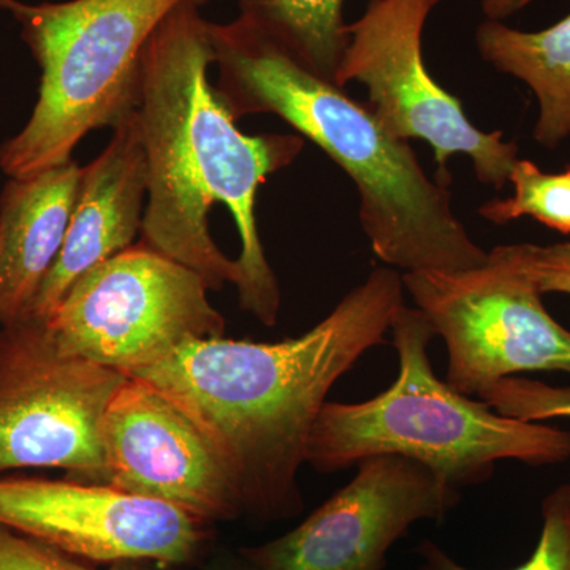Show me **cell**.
I'll return each mask as SVG.
<instances>
[{
    "mask_svg": "<svg viewBox=\"0 0 570 570\" xmlns=\"http://www.w3.org/2000/svg\"><path fill=\"white\" fill-rule=\"evenodd\" d=\"M208 291L193 269L140 242L82 275L45 322L63 355L129 376L187 341L225 336Z\"/></svg>",
    "mask_w": 570,
    "mask_h": 570,
    "instance_id": "cell-6",
    "label": "cell"
},
{
    "mask_svg": "<svg viewBox=\"0 0 570 570\" xmlns=\"http://www.w3.org/2000/svg\"><path fill=\"white\" fill-rule=\"evenodd\" d=\"M461 501L419 461L376 455L287 534L243 549L250 570H384L390 549L419 521L445 519Z\"/></svg>",
    "mask_w": 570,
    "mask_h": 570,
    "instance_id": "cell-10",
    "label": "cell"
},
{
    "mask_svg": "<svg viewBox=\"0 0 570 570\" xmlns=\"http://www.w3.org/2000/svg\"><path fill=\"white\" fill-rule=\"evenodd\" d=\"M82 167L56 165L9 178L0 194V326L31 309L61 253L80 193Z\"/></svg>",
    "mask_w": 570,
    "mask_h": 570,
    "instance_id": "cell-14",
    "label": "cell"
},
{
    "mask_svg": "<svg viewBox=\"0 0 570 570\" xmlns=\"http://www.w3.org/2000/svg\"><path fill=\"white\" fill-rule=\"evenodd\" d=\"M212 0H0L20 24L39 63V97L20 132L0 145L9 178L69 163L94 130L132 115L140 92L142 51L160 24L181 7Z\"/></svg>",
    "mask_w": 570,
    "mask_h": 570,
    "instance_id": "cell-5",
    "label": "cell"
},
{
    "mask_svg": "<svg viewBox=\"0 0 570 570\" xmlns=\"http://www.w3.org/2000/svg\"><path fill=\"white\" fill-rule=\"evenodd\" d=\"M0 524L81 560L189 562L202 521L108 483L0 479Z\"/></svg>",
    "mask_w": 570,
    "mask_h": 570,
    "instance_id": "cell-11",
    "label": "cell"
},
{
    "mask_svg": "<svg viewBox=\"0 0 570 570\" xmlns=\"http://www.w3.org/2000/svg\"><path fill=\"white\" fill-rule=\"evenodd\" d=\"M441 0H370L358 20L347 22V48L335 82L367 89V107L385 132L401 141L422 140L434 153L438 183H450L449 159L463 154L480 183L504 189L519 160V146L502 132H482L459 97L426 69L423 31Z\"/></svg>",
    "mask_w": 570,
    "mask_h": 570,
    "instance_id": "cell-7",
    "label": "cell"
},
{
    "mask_svg": "<svg viewBox=\"0 0 570 570\" xmlns=\"http://www.w3.org/2000/svg\"><path fill=\"white\" fill-rule=\"evenodd\" d=\"M346 0H238L239 17L253 22L307 69L335 82L347 48Z\"/></svg>",
    "mask_w": 570,
    "mask_h": 570,
    "instance_id": "cell-16",
    "label": "cell"
},
{
    "mask_svg": "<svg viewBox=\"0 0 570 570\" xmlns=\"http://www.w3.org/2000/svg\"><path fill=\"white\" fill-rule=\"evenodd\" d=\"M404 291L448 347L445 382L469 397L505 377L570 374V330L554 321L527 273L501 254L460 272L404 273Z\"/></svg>",
    "mask_w": 570,
    "mask_h": 570,
    "instance_id": "cell-8",
    "label": "cell"
},
{
    "mask_svg": "<svg viewBox=\"0 0 570 570\" xmlns=\"http://www.w3.org/2000/svg\"><path fill=\"white\" fill-rule=\"evenodd\" d=\"M566 170H568V171H569V174H570V165H569V167H568V168H566Z\"/></svg>",
    "mask_w": 570,
    "mask_h": 570,
    "instance_id": "cell-24",
    "label": "cell"
},
{
    "mask_svg": "<svg viewBox=\"0 0 570 570\" xmlns=\"http://www.w3.org/2000/svg\"><path fill=\"white\" fill-rule=\"evenodd\" d=\"M513 195L480 206V216L498 225L532 217L551 230L570 236V174H546L531 160L519 159L510 174Z\"/></svg>",
    "mask_w": 570,
    "mask_h": 570,
    "instance_id": "cell-17",
    "label": "cell"
},
{
    "mask_svg": "<svg viewBox=\"0 0 570 570\" xmlns=\"http://www.w3.org/2000/svg\"><path fill=\"white\" fill-rule=\"evenodd\" d=\"M480 58L523 81L539 102L534 140L557 149L570 135V13L543 31L485 20L475 31Z\"/></svg>",
    "mask_w": 570,
    "mask_h": 570,
    "instance_id": "cell-15",
    "label": "cell"
},
{
    "mask_svg": "<svg viewBox=\"0 0 570 570\" xmlns=\"http://www.w3.org/2000/svg\"><path fill=\"white\" fill-rule=\"evenodd\" d=\"M498 249L531 277L540 294L570 295V242L549 246L519 243Z\"/></svg>",
    "mask_w": 570,
    "mask_h": 570,
    "instance_id": "cell-20",
    "label": "cell"
},
{
    "mask_svg": "<svg viewBox=\"0 0 570 570\" xmlns=\"http://www.w3.org/2000/svg\"><path fill=\"white\" fill-rule=\"evenodd\" d=\"M105 483L164 502L202 523L243 515L219 453L186 412L140 379L129 377L104 422Z\"/></svg>",
    "mask_w": 570,
    "mask_h": 570,
    "instance_id": "cell-12",
    "label": "cell"
},
{
    "mask_svg": "<svg viewBox=\"0 0 570 570\" xmlns=\"http://www.w3.org/2000/svg\"><path fill=\"white\" fill-rule=\"evenodd\" d=\"M0 570H92L66 551L55 549L0 524Z\"/></svg>",
    "mask_w": 570,
    "mask_h": 570,
    "instance_id": "cell-21",
    "label": "cell"
},
{
    "mask_svg": "<svg viewBox=\"0 0 570 570\" xmlns=\"http://www.w3.org/2000/svg\"><path fill=\"white\" fill-rule=\"evenodd\" d=\"M395 384L360 403L326 401L306 445V463L335 474L376 455L419 461L456 490L482 485L499 461L551 466L570 460V431L499 415L434 373L436 337L425 314L404 306L392 328Z\"/></svg>",
    "mask_w": 570,
    "mask_h": 570,
    "instance_id": "cell-4",
    "label": "cell"
},
{
    "mask_svg": "<svg viewBox=\"0 0 570 570\" xmlns=\"http://www.w3.org/2000/svg\"><path fill=\"white\" fill-rule=\"evenodd\" d=\"M534 0H480L485 20L504 21L527 9Z\"/></svg>",
    "mask_w": 570,
    "mask_h": 570,
    "instance_id": "cell-22",
    "label": "cell"
},
{
    "mask_svg": "<svg viewBox=\"0 0 570 570\" xmlns=\"http://www.w3.org/2000/svg\"><path fill=\"white\" fill-rule=\"evenodd\" d=\"M404 305L403 275L379 266L305 335L277 341L198 337L134 371L186 412L219 453L243 515L303 510L298 472L337 381L385 343Z\"/></svg>",
    "mask_w": 570,
    "mask_h": 570,
    "instance_id": "cell-2",
    "label": "cell"
},
{
    "mask_svg": "<svg viewBox=\"0 0 570 570\" xmlns=\"http://www.w3.org/2000/svg\"><path fill=\"white\" fill-rule=\"evenodd\" d=\"M217 96L236 121L275 115L352 179L371 249L404 273L460 272L489 262L407 141L385 132L367 104L307 69L253 22L209 21Z\"/></svg>",
    "mask_w": 570,
    "mask_h": 570,
    "instance_id": "cell-3",
    "label": "cell"
},
{
    "mask_svg": "<svg viewBox=\"0 0 570 570\" xmlns=\"http://www.w3.org/2000/svg\"><path fill=\"white\" fill-rule=\"evenodd\" d=\"M480 400L485 401L499 415L523 422L570 420V385H550L512 376L499 381Z\"/></svg>",
    "mask_w": 570,
    "mask_h": 570,
    "instance_id": "cell-19",
    "label": "cell"
},
{
    "mask_svg": "<svg viewBox=\"0 0 570 570\" xmlns=\"http://www.w3.org/2000/svg\"><path fill=\"white\" fill-rule=\"evenodd\" d=\"M209 21L174 11L142 51L135 107L148 167L141 243L197 273L209 291L234 284L261 324L279 318V281L258 235V189L305 146L299 135H246L209 81Z\"/></svg>",
    "mask_w": 570,
    "mask_h": 570,
    "instance_id": "cell-1",
    "label": "cell"
},
{
    "mask_svg": "<svg viewBox=\"0 0 570 570\" xmlns=\"http://www.w3.org/2000/svg\"><path fill=\"white\" fill-rule=\"evenodd\" d=\"M148 200V167L135 111L88 167L71 213L61 253L24 317L47 321L71 285L97 265L134 246Z\"/></svg>",
    "mask_w": 570,
    "mask_h": 570,
    "instance_id": "cell-13",
    "label": "cell"
},
{
    "mask_svg": "<svg viewBox=\"0 0 570 570\" xmlns=\"http://www.w3.org/2000/svg\"><path fill=\"white\" fill-rule=\"evenodd\" d=\"M127 379L63 355L45 321L0 326V474L52 468L105 482V414Z\"/></svg>",
    "mask_w": 570,
    "mask_h": 570,
    "instance_id": "cell-9",
    "label": "cell"
},
{
    "mask_svg": "<svg viewBox=\"0 0 570 570\" xmlns=\"http://www.w3.org/2000/svg\"><path fill=\"white\" fill-rule=\"evenodd\" d=\"M108 570H140L132 566V562H118V564H111V568Z\"/></svg>",
    "mask_w": 570,
    "mask_h": 570,
    "instance_id": "cell-23",
    "label": "cell"
},
{
    "mask_svg": "<svg viewBox=\"0 0 570 570\" xmlns=\"http://www.w3.org/2000/svg\"><path fill=\"white\" fill-rule=\"evenodd\" d=\"M542 530L534 551L512 570H570V482L551 490L542 501ZM417 570H472L464 568L438 543L423 540L417 547Z\"/></svg>",
    "mask_w": 570,
    "mask_h": 570,
    "instance_id": "cell-18",
    "label": "cell"
}]
</instances>
